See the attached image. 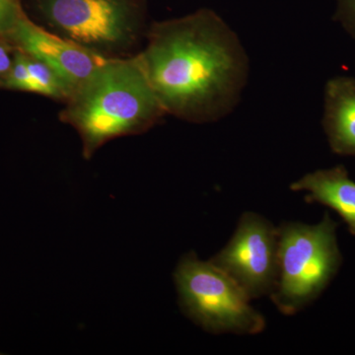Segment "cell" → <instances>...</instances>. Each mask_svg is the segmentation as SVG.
I'll return each mask as SVG.
<instances>
[{
  "mask_svg": "<svg viewBox=\"0 0 355 355\" xmlns=\"http://www.w3.org/2000/svg\"><path fill=\"white\" fill-rule=\"evenodd\" d=\"M139 57L166 114L189 123L232 113L250 76L241 40L211 9L153 23Z\"/></svg>",
  "mask_w": 355,
  "mask_h": 355,
  "instance_id": "obj_1",
  "label": "cell"
},
{
  "mask_svg": "<svg viewBox=\"0 0 355 355\" xmlns=\"http://www.w3.org/2000/svg\"><path fill=\"white\" fill-rule=\"evenodd\" d=\"M165 114L135 55L107 58L65 102L60 120L76 128L90 159L107 142L147 132Z\"/></svg>",
  "mask_w": 355,
  "mask_h": 355,
  "instance_id": "obj_2",
  "label": "cell"
},
{
  "mask_svg": "<svg viewBox=\"0 0 355 355\" xmlns=\"http://www.w3.org/2000/svg\"><path fill=\"white\" fill-rule=\"evenodd\" d=\"M336 228L328 212L315 225L287 222L277 227L279 272L270 296L282 314L292 316L314 302L340 270Z\"/></svg>",
  "mask_w": 355,
  "mask_h": 355,
  "instance_id": "obj_3",
  "label": "cell"
},
{
  "mask_svg": "<svg viewBox=\"0 0 355 355\" xmlns=\"http://www.w3.org/2000/svg\"><path fill=\"white\" fill-rule=\"evenodd\" d=\"M180 304L191 321L214 335L254 336L266 319L241 287L211 261L184 254L174 273Z\"/></svg>",
  "mask_w": 355,
  "mask_h": 355,
  "instance_id": "obj_4",
  "label": "cell"
},
{
  "mask_svg": "<svg viewBox=\"0 0 355 355\" xmlns=\"http://www.w3.org/2000/svg\"><path fill=\"white\" fill-rule=\"evenodd\" d=\"M53 33L107 58L128 57L144 34L135 0H36Z\"/></svg>",
  "mask_w": 355,
  "mask_h": 355,
  "instance_id": "obj_5",
  "label": "cell"
},
{
  "mask_svg": "<svg viewBox=\"0 0 355 355\" xmlns=\"http://www.w3.org/2000/svg\"><path fill=\"white\" fill-rule=\"evenodd\" d=\"M238 284L248 297L270 295L279 272V234L265 217L243 214L234 235L209 260Z\"/></svg>",
  "mask_w": 355,
  "mask_h": 355,
  "instance_id": "obj_6",
  "label": "cell"
},
{
  "mask_svg": "<svg viewBox=\"0 0 355 355\" xmlns=\"http://www.w3.org/2000/svg\"><path fill=\"white\" fill-rule=\"evenodd\" d=\"M8 40L15 44L17 50L49 65L71 95L107 60L55 33L46 31L25 13L20 16Z\"/></svg>",
  "mask_w": 355,
  "mask_h": 355,
  "instance_id": "obj_7",
  "label": "cell"
},
{
  "mask_svg": "<svg viewBox=\"0 0 355 355\" xmlns=\"http://www.w3.org/2000/svg\"><path fill=\"white\" fill-rule=\"evenodd\" d=\"M322 125L333 153L355 156V78L336 76L324 88Z\"/></svg>",
  "mask_w": 355,
  "mask_h": 355,
  "instance_id": "obj_8",
  "label": "cell"
},
{
  "mask_svg": "<svg viewBox=\"0 0 355 355\" xmlns=\"http://www.w3.org/2000/svg\"><path fill=\"white\" fill-rule=\"evenodd\" d=\"M294 191H305L308 203L316 202L335 210L355 236V182L343 165L308 173L291 184Z\"/></svg>",
  "mask_w": 355,
  "mask_h": 355,
  "instance_id": "obj_9",
  "label": "cell"
},
{
  "mask_svg": "<svg viewBox=\"0 0 355 355\" xmlns=\"http://www.w3.org/2000/svg\"><path fill=\"white\" fill-rule=\"evenodd\" d=\"M26 60L34 84V93L64 102L69 99L71 92L69 87L49 65L27 55Z\"/></svg>",
  "mask_w": 355,
  "mask_h": 355,
  "instance_id": "obj_10",
  "label": "cell"
},
{
  "mask_svg": "<svg viewBox=\"0 0 355 355\" xmlns=\"http://www.w3.org/2000/svg\"><path fill=\"white\" fill-rule=\"evenodd\" d=\"M1 83L7 89L34 93V84L28 70L26 55L23 51H16L12 67Z\"/></svg>",
  "mask_w": 355,
  "mask_h": 355,
  "instance_id": "obj_11",
  "label": "cell"
},
{
  "mask_svg": "<svg viewBox=\"0 0 355 355\" xmlns=\"http://www.w3.org/2000/svg\"><path fill=\"white\" fill-rule=\"evenodd\" d=\"M23 13L20 0H0V40L9 39Z\"/></svg>",
  "mask_w": 355,
  "mask_h": 355,
  "instance_id": "obj_12",
  "label": "cell"
},
{
  "mask_svg": "<svg viewBox=\"0 0 355 355\" xmlns=\"http://www.w3.org/2000/svg\"><path fill=\"white\" fill-rule=\"evenodd\" d=\"M334 19L340 24L343 31L355 39V0H336Z\"/></svg>",
  "mask_w": 355,
  "mask_h": 355,
  "instance_id": "obj_13",
  "label": "cell"
},
{
  "mask_svg": "<svg viewBox=\"0 0 355 355\" xmlns=\"http://www.w3.org/2000/svg\"><path fill=\"white\" fill-rule=\"evenodd\" d=\"M0 40V80H3L13 64L14 57H11L10 49Z\"/></svg>",
  "mask_w": 355,
  "mask_h": 355,
  "instance_id": "obj_14",
  "label": "cell"
}]
</instances>
